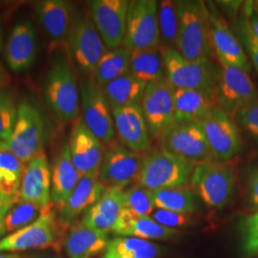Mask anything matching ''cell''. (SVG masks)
<instances>
[{
	"label": "cell",
	"instance_id": "74e56055",
	"mask_svg": "<svg viewBox=\"0 0 258 258\" xmlns=\"http://www.w3.org/2000/svg\"><path fill=\"white\" fill-rule=\"evenodd\" d=\"M18 117V102L14 91L7 87L0 92V140L8 141Z\"/></svg>",
	"mask_w": 258,
	"mask_h": 258
},
{
	"label": "cell",
	"instance_id": "f35d334b",
	"mask_svg": "<svg viewBox=\"0 0 258 258\" xmlns=\"http://www.w3.org/2000/svg\"><path fill=\"white\" fill-rule=\"evenodd\" d=\"M242 250L247 257L258 256V211L240 225Z\"/></svg>",
	"mask_w": 258,
	"mask_h": 258
},
{
	"label": "cell",
	"instance_id": "8992f818",
	"mask_svg": "<svg viewBox=\"0 0 258 258\" xmlns=\"http://www.w3.org/2000/svg\"><path fill=\"white\" fill-rule=\"evenodd\" d=\"M67 53L73 64L83 74L93 73L102 55L108 50L87 11H76L66 38Z\"/></svg>",
	"mask_w": 258,
	"mask_h": 258
},
{
	"label": "cell",
	"instance_id": "ffe728a7",
	"mask_svg": "<svg viewBox=\"0 0 258 258\" xmlns=\"http://www.w3.org/2000/svg\"><path fill=\"white\" fill-rule=\"evenodd\" d=\"M52 171L45 151H42L25 166L18 197L45 210L51 204Z\"/></svg>",
	"mask_w": 258,
	"mask_h": 258
},
{
	"label": "cell",
	"instance_id": "484cf974",
	"mask_svg": "<svg viewBox=\"0 0 258 258\" xmlns=\"http://www.w3.org/2000/svg\"><path fill=\"white\" fill-rule=\"evenodd\" d=\"M107 232L74 224L64 240V249L69 258H89L104 251L108 244Z\"/></svg>",
	"mask_w": 258,
	"mask_h": 258
},
{
	"label": "cell",
	"instance_id": "44dd1931",
	"mask_svg": "<svg viewBox=\"0 0 258 258\" xmlns=\"http://www.w3.org/2000/svg\"><path fill=\"white\" fill-rule=\"evenodd\" d=\"M76 11L74 4L67 0H41L34 5L39 24L47 36L55 41L66 40Z\"/></svg>",
	"mask_w": 258,
	"mask_h": 258
},
{
	"label": "cell",
	"instance_id": "7bdbcfd3",
	"mask_svg": "<svg viewBox=\"0 0 258 258\" xmlns=\"http://www.w3.org/2000/svg\"><path fill=\"white\" fill-rule=\"evenodd\" d=\"M246 198L249 208L258 211V167L250 172L248 178Z\"/></svg>",
	"mask_w": 258,
	"mask_h": 258
},
{
	"label": "cell",
	"instance_id": "4fadbf2b",
	"mask_svg": "<svg viewBox=\"0 0 258 258\" xmlns=\"http://www.w3.org/2000/svg\"><path fill=\"white\" fill-rule=\"evenodd\" d=\"M83 121L86 127L104 146L115 137V127L109 103L102 87L94 81H83L80 84Z\"/></svg>",
	"mask_w": 258,
	"mask_h": 258
},
{
	"label": "cell",
	"instance_id": "f6af8a7d",
	"mask_svg": "<svg viewBox=\"0 0 258 258\" xmlns=\"http://www.w3.org/2000/svg\"><path fill=\"white\" fill-rule=\"evenodd\" d=\"M250 12L251 13L249 14V18L247 19V22L252 35L258 40V13L253 11Z\"/></svg>",
	"mask_w": 258,
	"mask_h": 258
},
{
	"label": "cell",
	"instance_id": "4dcf8cb0",
	"mask_svg": "<svg viewBox=\"0 0 258 258\" xmlns=\"http://www.w3.org/2000/svg\"><path fill=\"white\" fill-rule=\"evenodd\" d=\"M162 248L148 240L119 236L109 240L102 258H158Z\"/></svg>",
	"mask_w": 258,
	"mask_h": 258
},
{
	"label": "cell",
	"instance_id": "d6986e66",
	"mask_svg": "<svg viewBox=\"0 0 258 258\" xmlns=\"http://www.w3.org/2000/svg\"><path fill=\"white\" fill-rule=\"evenodd\" d=\"M115 132L120 142L135 152H145L150 146V134L141 105L111 108Z\"/></svg>",
	"mask_w": 258,
	"mask_h": 258
},
{
	"label": "cell",
	"instance_id": "e0dca14e",
	"mask_svg": "<svg viewBox=\"0 0 258 258\" xmlns=\"http://www.w3.org/2000/svg\"><path fill=\"white\" fill-rule=\"evenodd\" d=\"M38 37L35 24L22 19L12 28L4 48V58L11 71L24 72L30 69L37 59Z\"/></svg>",
	"mask_w": 258,
	"mask_h": 258
},
{
	"label": "cell",
	"instance_id": "ab89813d",
	"mask_svg": "<svg viewBox=\"0 0 258 258\" xmlns=\"http://www.w3.org/2000/svg\"><path fill=\"white\" fill-rule=\"evenodd\" d=\"M234 118L251 138L258 141V97L235 113Z\"/></svg>",
	"mask_w": 258,
	"mask_h": 258
},
{
	"label": "cell",
	"instance_id": "ba28073f",
	"mask_svg": "<svg viewBox=\"0 0 258 258\" xmlns=\"http://www.w3.org/2000/svg\"><path fill=\"white\" fill-rule=\"evenodd\" d=\"M160 39L158 2L154 0L129 1L126 32L122 46L131 51L150 50L159 47Z\"/></svg>",
	"mask_w": 258,
	"mask_h": 258
},
{
	"label": "cell",
	"instance_id": "60d3db41",
	"mask_svg": "<svg viewBox=\"0 0 258 258\" xmlns=\"http://www.w3.org/2000/svg\"><path fill=\"white\" fill-rule=\"evenodd\" d=\"M151 217L158 224L171 230L185 227L190 224L192 219L190 214L170 212V211L161 210V209H157L156 211L152 212Z\"/></svg>",
	"mask_w": 258,
	"mask_h": 258
},
{
	"label": "cell",
	"instance_id": "b9f144b4",
	"mask_svg": "<svg viewBox=\"0 0 258 258\" xmlns=\"http://www.w3.org/2000/svg\"><path fill=\"white\" fill-rule=\"evenodd\" d=\"M241 36H242V40L247 49V52L250 57V60L258 72V40L252 35L248 25L247 19L242 24Z\"/></svg>",
	"mask_w": 258,
	"mask_h": 258
},
{
	"label": "cell",
	"instance_id": "277c9868",
	"mask_svg": "<svg viewBox=\"0 0 258 258\" xmlns=\"http://www.w3.org/2000/svg\"><path fill=\"white\" fill-rule=\"evenodd\" d=\"M194 164L165 148L150 150L143 158L139 184L149 190L184 186L189 183Z\"/></svg>",
	"mask_w": 258,
	"mask_h": 258
},
{
	"label": "cell",
	"instance_id": "f907efd6",
	"mask_svg": "<svg viewBox=\"0 0 258 258\" xmlns=\"http://www.w3.org/2000/svg\"><path fill=\"white\" fill-rule=\"evenodd\" d=\"M3 35H4L3 34V26H2V21L0 19V51L3 46V37H4Z\"/></svg>",
	"mask_w": 258,
	"mask_h": 258
},
{
	"label": "cell",
	"instance_id": "ee69618b",
	"mask_svg": "<svg viewBox=\"0 0 258 258\" xmlns=\"http://www.w3.org/2000/svg\"><path fill=\"white\" fill-rule=\"evenodd\" d=\"M17 196L13 197V196H9V195L2 194L0 191V213L9 211L11 206L15 202Z\"/></svg>",
	"mask_w": 258,
	"mask_h": 258
},
{
	"label": "cell",
	"instance_id": "1f68e13d",
	"mask_svg": "<svg viewBox=\"0 0 258 258\" xmlns=\"http://www.w3.org/2000/svg\"><path fill=\"white\" fill-rule=\"evenodd\" d=\"M131 55L132 51L123 46L107 50L93 72V81L102 88L128 73Z\"/></svg>",
	"mask_w": 258,
	"mask_h": 258
},
{
	"label": "cell",
	"instance_id": "5b68a950",
	"mask_svg": "<svg viewBox=\"0 0 258 258\" xmlns=\"http://www.w3.org/2000/svg\"><path fill=\"white\" fill-rule=\"evenodd\" d=\"M166 80L174 89L214 92L220 70L212 60H188L171 47H163Z\"/></svg>",
	"mask_w": 258,
	"mask_h": 258
},
{
	"label": "cell",
	"instance_id": "7dc6e473",
	"mask_svg": "<svg viewBox=\"0 0 258 258\" xmlns=\"http://www.w3.org/2000/svg\"><path fill=\"white\" fill-rule=\"evenodd\" d=\"M24 258H63L58 254H55L53 252H44V251H37V252H34L32 254H30L27 257Z\"/></svg>",
	"mask_w": 258,
	"mask_h": 258
},
{
	"label": "cell",
	"instance_id": "8fae6325",
	"mask_svg": "<svg viewBox=\"0 0 258 258\" xmlns=\"http://www.w3.org/2000/svg\"><path fill=\"white\" fill-rule=\"evenodd\" d=\"M143 154L123 146L120 142H111L104 148L99 171V179L107 187H120L138 181Z\"/></svg>",
	"mask_w": 258,
	"mask_h": 258
},
{
	"label": "cell",
	"instance_id": "c3c4849f",
	"mask_svg": "<svg viewBox=\"0 0 258 258\" xmlns=\"http://www.w3.org/2000/svg\"><path fill=\"white\" fill-rule=\"evenodd\" d=\"M6 213H7V212L0 213V239H1V237L6 233L5 226H4V217H5Z\"/></svg>",
	"mask_w": 258,
	"mask_h": 258
},
{
	"label": "cell",
	"instance_id": "3957f363",
	"mask_svg": "<svg viewBox=\"0 0 258 258\" xmlns=\"http://www.w3.org/2000/svg\"><path fill=\"white\" fill-rule=\"evenodd\" d=\"M47 138L45 115L37 102L23 98L18 102V117L5 148L27 164L44 151Z\"/></svg>",
	"mask_w": 258,
	"mask_h": 258
},
{
	"label": "cell",
	"instance_id": "2e32d148",
	"mask_svg": "<svg viewBox=\"0 0 258 258\" xmlns=\"http://www.w3.org/2000/svg\"><path fill=\"white\" fill-rule=\"evenodd\" d=\"M128 4L127 0H93L88 2L93 22L108 50L123 44Z\"/></svg>",
	"mask_w": 258,
	"mask_h": 258
},
{
	"label": "cell",
	"instance_id": "e575fe53",
	"mask_svg": "<svg viewBox=\"0 0 258 258\" xmlns=\"http://www.w3.org/2000/svg\"><path fill=\"white\" fill-rule=\"evenodd\" d=\"M43 211L37 205L19 199L17 196L4 217L6 233H13L31 225L42 214Z\"/></svg>",
	"mask_w": 258,
	"mask_h": 258
},
{
	"label": "cell",
	"instance_id": "d4e9b609",
	"mask_svg": "<svg viewBox=\"0 0 258 258\" xmlns=\"http://www.w3.org/2000/svg\"><path fill=\"white\" fill-rule=\"evenodd\" d=\"M51 171V201L61 207L74 191L81 178L71 160L69 143L62 145L55 156Z\"/></svg>",
	"mask_w": 258,
	"mask_h": 258
},
{
	"label": "cell",
	"instance_id": "836d02e7",
	"mask_svg": "<svg viewBox=\"0 0 258 258\" xmlns=\"http://www.w3.org/2000/svg\"><path fill=\"white\" fill-rule=\"evenodd\" d=\"M25 164L10 150L0 151V191L16 197L19 194Z\"/></svg>",
	"mask_w": 258,
	"mask_h": 258
},
{
	"label": "cell",
	"instance_id": "f1b7e54d",
	"mask_svg": "<svg viewBox=\"0 0 258 258\" xmlns=\"http://www.w3.org/2000/svg\"><path fill=\"white\" fill-rule=\"evenodd\" d=\"M147 85L128 72L106 84L102 90L111 108L140 105Z\"/></svg>",
	"mask_w": 258,
	"mask_h": 258
},
{
	"label": "cell",
	"instance_id": "7c38bea8",
	"mask_svg": "<svg viewBox=\"0 0 258 258\" xmlns=\"http://www.w3.org/2000/svg\"><path fill=\"white\" fill-rule=\"evenodd\" d=\"M52 206L53 203L31 225L1 238L0 253L53 247L55 249L58 244V232Z\"/></svg>",
	"mask_w": 258,
	"mask_h": 258
},
{
	"label": "cell",
	"instance_id": "30bf717a",
	"mask_svg": "<svg viewBox=\"0 0 258 258\" xmlns=\"http://www.w3.org/2000/svg\"><path fill=\"white\" fill-rule=\"evenodd\" d=\"M173 93L174 88L166 78L147 85L140 105L152 138H162L176 124Z\"/></svg>",
	"mask_w": 258,
	"mask_h": 258
},
{
	"label": "cell",
	"instance_id": "603a6c76",
	"mask_svg": "<svg viewBox=\"0 0 258 258\" xmlns=\"http://www.w3.org/2000/svg\"><path fill=\"white\" fill-rule=\"evenodd\" d=\"M211 36L213 50L221 64L231 65L249 73L251 66L244 48L224 19L211 14Z\"/></svg>",
	"mask_w": 258,
	"mask_h": 258
},
{
	"label": "cell",
	"instance_id": "d590c367",
	"mask_svg": "<svg viewBox=\"0 0 258 258\" xmlns=\"http://www.w3.org/2000/svg\"><path fill=\"white\" fill-rule=\"evenodd\" d=\"M158 20L160 36L166 42V47L176 48L179 17L177 10V2L165 0L158 4Z\"/></svg>",
	"mask_w": 258,
	"mask_h": 258
},
{
	"label": "cell",
	"instance_id": "ac0fdd59",
	"mask_svg": "<svg viewBox=\"0 0 258 258\" xmlns=\"http://www.w3.org/2000/svg\"><path fill=\"white\" fill-rule=\"evenodd\" d=\"M68 143L72 163L80 175L99 173L104 145L86 127L83 120L76 121Z\"/></svg>",
	"mask_w": 258,
	"mask_h": 258
},
{
	"label": "cell",
	"instance_id": "681fc988",
	"mask_svg": "<svg viewBox=\"0 0 258 258\" xmlns=\"http://www.w3.org/2000/svg\"><path fill=\"white\" fill-rule=\"evenodd\" d=\"M0 258H24L18 253H10V252H2L0 253Z\"/></svg>",
	"mask_w": 258,
	"mask_h": 258
},
{
	"label": "cell",
	"instance_id": "d6a6232c",
	"mask_svg": "<svg viewBox=\"0 0 258 258\" xmlns=\"http://www.w3.org/2000/svg\"><path fill=\"white\" fill-rule=\"evenodd\" d=\"M156 209L190 214L199 209L198 196L184 186L151 190Z\"/></svg>",
	"mask_w": 258,
	"mask_h": 258
},
{
	"label": "cell",
	"instance_id": "9c48e42d",
	"mask_svg": "<svg viewBox=\"0 0 258 258\" xmlns=\"http://www.w3.org/2000/svg\"><path fill=\"white\" fill-rule=\"evenodd\" d=\"M199 123L216 162L228 163L239 154V131L236 123L227 112L215 106Z\"/></svg>",
	"mask_w": 258,
	"mask_h": 258
},
{
	"label": "cell",
	"instance_id": "5bb4252c",
	"mask_svg": "<svg viewBox=\"0 0 258 258\" xmlns=\"http://www.w3.org/2000/svg\"><path fill=\"white\" fill-rule=\"evenodd\" d=\"M216 105L234 116L258 97V91L249 73L231 65L221 64L220 77L214 90Z\"/></svg>",
	"mask_w": 258,
	"mask_h": 258
},
{
	"label": "cell",
	"instance_id": "f546056e",
	"mask_svg": "<svg viewBox=\"0 0 258 258\" xmlns=\"http://www.w3.org/2000/svg\"><path fill=\"white\" fill-rule=\"evenodd\" d=\"M129 73L147 84L166 78L163 49L132 51Z\"/></svg>",
	"mask_w": 258,
	"mask_h": 258
},
{
	"label": "cell",
	"instance_id": "cb8c5ba5",
	"mask_svg": "<svg viewBox=\"0 0 258 258\" xmlns=\"http://www.w3.org/2000/svg\"><path fill=\"white\" fill-rule=\"evenodd\" d=\"M123 189L107 187L99 201L83 215L82 223L98 231H113L123 210Z\"/></svg>",
	"mask_w": 258,
	"mask_h": 258
},
{
	"label": "cell",
	"instance_id": "8d00e7d4",
	"mask_svg": "<svg viewBox=\"0 0 258 258\" xmlns=\"http://www.w3.org/2000/svg\"><path fill=\"white\" fill-rule=\"evenodd\" d=\"M152 191L141 184L130 187L123 192V210L134 216H149L155 210Z\"/></svg>",
	"mask_w": 258,
	"mask_h": 258
},
{
	"label": "cell",
	"instance_id": "bcb514c9",
	"mask_svg": "<svg viewBox=\"0 0 258 258\" xmlns=\"http://www.w3.org/2000/svg\"><path fill=\"white\" fill-rule=\"evenodd\" d=\"M9 75L7 74L3 65L0 63V92L7 88V84L9 83Z\"/></svg>",
	"mask_w": 258,
	"mask_h": 258
},
{
	"label": "cell",
	"instance_id": "9a60e30c",
	"mask_svg": "<svg viewBox=\"0 0 258 258\" xmlns=\"http://www.w3.org/2000/svg\"><path fill=\"white\" fill-rule=\"evenodd\" d=\"M161 141L163 148L192 164L211 162L213 159L199 121L177 123L166 131Z\"/></svg>",
	"mask_w": 258,
	"mask_h": 258
},
{
	"label": "cell",
	"instance_id": "52a82bcc",
	"mask_svg": "<svg viewBox=\"0 0 258 258\" xmlns=\"http://www.w3.org/2000/svg\"><path fill=\"white\" fill-rule=\"evenodd\" d=\"M190 184L196 195L208 207L221 210L231 202L236 174L227 163L205 162L194 166Z\"/></svg>",
	"mask_w": 258,
	"mask_h": 258
},
{
	"label": "cell",
	"instance_id": "4316f807",
	"mask_svg": "<svg viewBox=\"0 0 258 258\" xmlns=\"http://www.w3.org/2000/svg\"><path fill=\"white\" fill-rule=\"evenodd\" d=\"M174 110L177 123L200 121L216 105L214 92L174 89Z\"/></svg>",
	"mask_w": 258,
	"mask_h": 258
},
{
	"label": "cell",
	"instance_id": "816d5d0a",
	"mask_svg": "<svg viewBox=\"0 0 258 258\" xmlns=\"http://www.w3.org/2000/svg\"><path fill=\"white\" fill-rule=\"evenodd\" d=\"M4 148H5V141L0 140V151H1L2 149H4Z\"/></svg>",
	"mask_w": 258,
	"mask_h": 258
},
{
	"label": "cell",
	"instance_id": "7402d4cb",
	"mask_svg": "<svg viewBox=\"0 0 258 258\" xmlns=\"http://www.w3.org/2000/svg\"><path fill=\"white\" fill-rule=\"evenodd\" d=\"M105 189L99 179V173L81 176L74 191L60 207L58 222L62 226H73L81 214L99 201Z\"/></svg>",
	"mask_w": 258,
	"mask_h": 258
},
{
	"label": "cell",
	"instance_id": "7a4b0ae2",
	"mask_svg": "<svg viewBox=\"0 0 258 258\" xmlns=\"http://www.w3.org/2000/svg\"><path fill=\"white\" fill-rule=\"evenodd\" d=\"M179 30L176 50L188 60L209 59L212 55L211 13L203 1H177Z\"/></svg>",
	"mask_w": 258,
	"mask_h": 258
},
{
	"label": "cell",
	"instance_id": "6da1fadb",
	"mask_svg": "<svg viewBox=\"0 0 258 258\" xmlns=\"http://www.w3.org/2000/svg\"><path fill=\"white\" fill-rule=\"evenodd\" d=\"M42 90L48 107L58 120L64 123L77 120L81 109L80 87L71 63L63 54L52 56Z\"/></svg>",
	"mask_w": 258,
	"mask_h": 258
},
{
	"label": "cell",
	"instance_id": "83f0119b",
	"mask_svg": "<svg viewBox=\"0 0 258 258\" xmlns=\"http://www.w3.org/2000/svg\"><path fill=\"white\" fill-rule=\"evenodd\" d=\"M113 232L120 236L136 237L144 240H166L173 238L179 231L165 228L151 216L138 217L122 211Z\"/></svg>",
	"mask_w": 258,
	"mask_h": 258
}]
</instances>
